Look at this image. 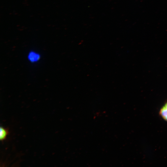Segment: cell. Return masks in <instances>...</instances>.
<instances>
[{
	"label": "cell",
	"mask_w": 167,
	"mask_h": 167,
	"mask_svg": "<svg viewBox=\"0 0 167 167\" xmlns=\"http://www.w3.org/2000/svg\"><path fill=\"white\" fill-rule=\"evenodd\" d=\"M159 114L163 120L167 122V101L160 108Z\"/></svg>",
	"instance_id": "6da1fadb"
},
{
	"label": "cell",
	"mask_w": 167,
	"mask_h": 167,
	"mask_svg": "<svg viewBox=\"0 0 167 167\" xmlns=\"http://www.w3.org/2000/svg\"><path fill=\"white\" fill-rule=\"evenodd\" d=\"M0 131V139L1 140L3 141L5 139L8 134V130L6 129L1 127Z\"/></svg>",
	"instance_id": "7a4b0ae2"
},
{
	"label": "cell",
	"mask_w": 167,
	"mask_h": 167,
	"mask_svg": "<svg viewBox=\"0 0 167 167\" xmlns=\"http://www.w3.org/2000/svg\"><path fill=\"white\" fill-rule=\"evenodd\" d=\"M30 61L32 62H35L39 58V56L36 53H30L28 57Z\"/></svg>",
	"instance_id": "3957f363"
}]
</instances>
